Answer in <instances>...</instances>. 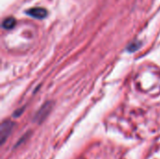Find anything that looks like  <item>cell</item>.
I'll return each instance as SVG.
<instances>
[{"instance_id": "obj_1", "label": "cell", "mask_w": 160, "mask_h": 159, "mask_svg": "<svg viewBox=\"0 0 160 159\" xmlns=\"http://www.w3.org/2000/svg\"><path fill=\"white\" fill-rule=\"evenodd\" d=\"M52 108V102H47V103H45V104L39 109V111L37 112V114L35 115L34 120H35L36 122H38V123H41L42 121H44V120L46 119V117L49 115V113L51 112Z\"/></svg>"}, {"instance_id": "obj_2", "label": "cell", "mask_w": 160, "mask_h": 159, "mask_svg": "<svg viewBox=\"0 0 160 159\" xmlns=\"http://www.w3.org/2000/svg\"><path fill=\"white\" fill-rule=\"evenodd\" d=\"M13 127H14V124L10 121H5L2 123L1 128H0V140H1L2 144L5 142L7 138L9 136Z\"/></svg>"}, {"instance_id": "obj_3", "label": "cell", "mask_w": 160, "mask_h": 159, "mask_svg": "<svg viewBox=\"0 0 160 159\" xmlns=\"http://www.w3.org/2000/svg\"><path fill=\"white\" fill-rule=\"evenodd\" d=\"M26 13L36 19H44L47 16V10L42 7H33L26 11Z\"/></svg>"}, {"instance_id": "obj_4", "label": "cell", "mask_w": 160, "mask_h": 159, "mask_svg": "<svg viewBox=\"0 0 160 159\" xmlns=\"http://www.w3.org/2000/svg\"><path fill=\"white\" fill-rule=\"evenodd\" d=\"M16 24V20L12 17H8L7 19H5L3 21V23H2V26L4 29L6 30H9V29H12Z\"/></svg>"}, {"instance_id": "obj_5", "label": "cell", "mask_w": 160, "mask_h": 159, "mask_svg": "<svg viewBox=\"0 0 160 159\" xmlns=\"http://www.w3.org/2000/svg\"><path fill=\"white\" fill-rule=\"evenodd\" d=\"M140 45H141V43H140L139 41H133L132 43L129 44V46H128V51H129V52H135L136 50L139 49Z\"/></svg>"}]
</instances>
